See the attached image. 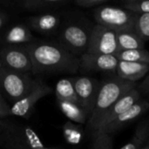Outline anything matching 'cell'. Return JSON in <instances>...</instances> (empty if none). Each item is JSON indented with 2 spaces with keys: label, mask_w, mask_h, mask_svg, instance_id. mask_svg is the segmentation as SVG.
I'll return each mask as SVG.
<instances>
[{
  "label": "cell",
  "mask_w": 149,
  "mask_h": 149,
  "mask_svg": "<svg viewBox=\"0 0 149 149\" xmlns=\"http://www.w3.org/2000/svg\"><path fill=\"white\" fill-rule=\"evenodd\" d=\"M31 63L32 73H70L79 71V58L65 49L58 41L34 40L27 45Z\"/></svg>",
  "instance_id": "1"
},
{
  "label": "cell",
  "mask_w": 149,
  "mask_h": 149,
  "mask_svg": "<svg viewBox=\"0 0 149 149\" xmlns=\"http://www.w3.org/2000/svg\"><path fill=\"white\" fill-rule=\"evenodd\" d=\"M136 87V83L129 82L119 78L116 74H108L100 82L98 97L93 112L89 118L86 127L93 135L100 120L108 110L132 89Z\"/></svg>",
  "instance_id": "2"
},
{
  "label": "cell",
  "mask_w": 149,
  "mask_h": 149,
  "mask_svg": "<svg viewBox=\"0 0 149 149\" xmlns=\"http://www.w3.org/2000/svg\"><path fill=\"white\" fill-rule=\"evenodd\" d=\"M94 24L83 15H72L64 22L61 20L57 33L58 43L74 56L80 58L86 52Z\"/></svg>",
  "instance_id": "3"
},
{
  "label": "cell",
  "mask_w": 149,
  "mask_h": 149,
  "mask_svg": "<svg viewBox=\"0 0 149 149\" xmlns=\"http://www.w3.org/2000/svg\"><path fill=\"white\" fill-rule=\"evenodd\" d=\"M97 24L106 26L116 32L134 31L138 14L123 7L102 5L95 8L93 12Z\"/></svg>",
  "instance_id": "4"
},
{
  "label": "cell",
  "mask_w": 149,
  "mask_h": 149,
  "mask_svg": "<svg viewBox=\"0 0 149 149\" xmlns=\"http://www.w3.org/2000/svg\"><path fill=\"white\" fill-rule=\"evenodd\" d=\"M0 145L5 149H40L45 148L37 132L29 126L8 123L0 137Z\"/></svg>",
  "instance_id": "5"
},
{
  "label": "cell",
  "mask_w": 149,
  "mask_h": 149,
  "mask_svg": "<svg viewBox=\"0 0 149 149\" xmlns=\"http://www.w3.org/2000/svg\"><path fill=\"white\" fill-rule=\"evenodd\" d=\"M35 79L31 73H21L0 68V93L9 101L15 103L32 87Z\"/></svg>",
  "instance_id": "6"
},
{
  "label": "cell",
  "mask_w": 149,
  "mask_h": 149,
  "mask_svg": "<svg viewBox=\"0 0 149 149\" xmlns=\"http://www.w3.org/2000/svg\"><path fill=\"white\" fill-rule=\"evenodd\" d=\"M0 68L21 73H31L32 63L27 45L0 47Z\"/></svg>",
  "instance_id": "7"
},
{
  "label": "cell",
  "mask_w": 149,
  "mask_h": 149,
  "mask_svg": "<svg viewBox=\"0 0 149 149\" xmlns=\"http://www.w3.org/2000/svg\"><path fill=\"white\" fill-rule=\"evenodd\" d=\"M118 52L117 32L106 26L95 24L91 32L86 53L114 56Z\"/></svg>",
  "instance_id": "8"
},
{
  "label": "cell",
  "mask_w": 149,
  "mask_h": 149,
  "mask_svg": "<svg viewBox=\"0 0 149 149\" xmlns=\"http://www.w3.org/2000/svg\"><path fill=\"white\" fill-rule=\"evenodd\" d=\"M52 89L40 79H35V82L30 91L19 100L10 107V115L21 118H29L33 113L38 101L51 94Z\"/></svg>",
  "instance_id": "9"
},
{
  "label": "cell",
  "mask_w": 149,
  "mask_h": 149,
  "mask_svg": "<svg viewBox=\"0 0 149 149\" xmlns=\"http://www.w3.org/2000/svg\"><path fill=\"white\" fill-rule=\"evenodd\" d=\"M75 92L79 106L91 117L98 97L100 82L89 76H78L72 78Z\"/></svg>",
  "instance_id": "10"
},
{
  "label": "cell",
  "mask_w": 149,
  "mask_h": 149,
  "mask_svg": "<svg viewBox=\"0 0 149 149\" xmlns=\"http://www.w3.org/2000/svg\"><path fill=\"white\" fill-rule=\"evenodd\" d=\"M119 60L113 55L85 53L79 58V72L116 74Z\"/></svg>",
  "instance_id": "11"
},
{
  "label": "cell",
  "mask_w": 149,
  "mask_h": 149,
  "mask_svg": "<svg viewBox=\"0 0 149 149\" xmlns=\"http://www.w3.org/2000/svg\"><path fill=\"white\" fill-rule=\"evenodd\" d=\"M149 110V102L146 100L141 99L138 100L131 108H129L127 111L120 114L119 117H117L112 123L105 127L102 130L95 134L93 137L98 136L100 134H108L113 135L115 133H117L119 130L122 129L123 127H127L129 123L133 122L139 117H141L142 114L147 113Z\"/></svg>",
  "instance_id": "12"
},
{
  "label": "cell",
  "mask_w": 149,
  "mask_h": 149,
  "mask_svg": "<svg viewBox=\"0 0 149 149\" xmlns=\"http://www.w3.org/2000/svg\"><path fill=\"white\" fill-rule=\"evenodd\" d=\"M61 24V15L57 11L43 12L39 15L31 16L27 19V25L40 34H57Z\"/></svg>",
  "instance_id": "13"
},
{
  "label": "cell",
  "mask_w": 149,
  "mask_h": 149,
  "mask_svg": "<svg viewBox=\"0 0 149 149\" xmlns=\"http://www.w3.org/2000/svg\"><path fill=\"white\" fill-rule=\"evenodd\" d=\"M141 93L138 91V89L136 87L132 89L126 95H124L104 115V117L100 120L95 133L92 136H93L95 134H97L98 132L102 130L105 127H107V125L112 123L117 117H119L120 114H122L123 113L127 111L129 108H131L138 100H141Z\"/></svg>",
  "instance_id": "14"
},
{
  "label": "cell",
  "mask_w": 149,
  "mask_h": 149,
  "mask_svg": "<svg viewBox=\"0 0 149 149\" xmlns=\"http://www.w3.org/2000/svg\"><path fill=\"white\" fill-rule=\"evenodd\" d=\"M35 40L26 24L17 23L8 26L1 35L3 45H27Z\"/></svg>",
  "instance_id": "15"
},
{
  "label": "cell",
  "mask_w": 149,
  "mask_h": 149,
  "mask_svg": "<svg viewBox=\"0 0 149 149\" xmlns=\"http://www.w3.org/2000/svg\"><path fill=\"white\" fill-rule=\"evenodd\" d=\"M149 72L148 64L119 61L116 75L127 81L136 83Z\"/></svg>",
  "instance_id": "16"
},
{
  "label": "cell",
  "mask_w": 149,
  "mask_h": 149,
  "mask_svg": "<svg viewBox=\"0 0 149 149\" xmlns=\"http://www.w3.org/2000/svg\"><path fill=\"white\" fill-rule=\"evenodd\" d=\"M57 103L62 113L67 119H69L70 121L79 125H84L87 123L89 116L79 104L60 100H57Z\"/></svg>",
  "instance_id": "17"
},
{
  "label": "cell",
  "mask_w": 149,
  "mask_h": 149,
  "mask_svg": "<svg viewBox=\"0 0 149 149\" xmlns=\"http://www.w3.org/2000/svg\"><path fill=\"white\" fill-rule=\"evenodd\" d=\"M69 2L67 0H23L17 3L24 10L31 11H52L60 8Z\"/></svg>",
  "instance_id": "18"
},
{
  "label": "cell",
  "mask_w": 149,
  "mask_h": 149,
  "mask_svg": "<svg viewBox=\"0 0 149 149\" xmlns=\"http://www.w3.org/2000/svg\"><path fill=\"white\" fill-rule=\"evenodd\" d=\"M55 94L57 100L69 101L79 105L72 78H64L59 79L55 86Z\"/></svg>",
  "instance_id": "19"
},
{
  "label": "cell",
  "mask_w": 149,
  "mask_h": 149,
  "mask_svg": "<svg viewBox=\"0 0 149 149\" xmlns=\"http://www.w3.org/2000/svg\"><path fill=\"white\" fill-rule=\"evenodd\" d=\"M119 51L133 49H144L145 42L140 38L135 31H125L117 32Z\"/></svg>",
  "instance_id": "20"
},
{
  "label": "cell",
  "mask_w": 149,
  "mask_h": 149,
  "mask_svg": "<svg viewBox=\"0 0 149 149\" xmlns=\"http://www.w3.org/2000/svg\"><path fill=\"white\" fill-rule=\"evenodd\" d=\"M149 136V120L141 122L132 139L120 149H141Z\"/></svg>",
  "instance_id": "21"
},
{
  "label": "cell",
  "mask_w": 149,
  "mask_h": 149,
  "mask_svg": "<svg viewBox=\"0 0 149 149\" xmlns=\"http://www.w3.org/2000/svg\"><path fill=\"white\" fill-rule=\"evenodd\" d=\"M114 56L119 61L141 63V64L149 65V52L145 48L119 51Z\"/></svg>",
  "instance_id": "22"
},
{
  "label": "cell",
  "mask_w": 149,
  "mask_h": 149,
  "mask_svg": "<svg viewBox=\"0 0 149 149\" xmlns=\"http://www.w3.org/2000/svg\"><path fill=\"white\" fill-rule=\"evenodd\" d=\"M84 132L80 125L73 123L70 120L66 121L63 126V136L65 141L72 146L79 145L83 139Z\"/></svg>",
  "instance_id": "23"
},
{
  "label": "cell",
  "mask_w": 149,
  "mask_h": 149,
  "mask_svg": "<svg viewBox=\"0 0 149 149\" xmlns=\"http://www.w3.org/2000/svg\"><path fill=\"white\" fill-rule=\"evenodd\" d=\"M135 32L146 43L149 40V13L138 14L135 26Z\"/></svg>",
  "instance_id": "24"
},
{
  "label": "cell",
  "mask_w": 149,
  "mask_h": 149,
  "mask_svg": "<svg viewBox=\"0 0 149 149\" xmlns=\"http://www.w3.org/2000/svg\"><path fill=\"white\" fill-rule=\"evenodd\" d=\"M120 3L123 8L137 14L149 13V0H125Z\"/></svg>",
  "instance_id": "25"
},
{
  "label": "cell",
  "mask_w": 149,
  "mask_h": 149,
  "mask_svg": "<svg viewBox=\"0 0 149 149\" xmlns=\"http://www.w3.org/2000/svg\"><path fill=\"white\" fill-rule=\"evenodd\" d=\"M91 149H113V138L108 134H100L93 138Z\"/></svg>",
  "instance_id": "26"
},
{
  "label": "cell",
  "mask_w": 149,
  "mask_h": 149,
  "mask_svg": "<svg viewBox=\"0 0 149 149\" xmlns=\"http://www.w3.org/2000/svg\"><path fill=\"white\" fill-rule=\"evenodd\" d=\"M108 2L109 0H74L73 3L79 8H84V9L94 8L95 9L100 6L105 5Z\"/></svg>",
  "instance_id": "27"
},
{
  "label": "cell",
  "mask_w": 149,
  "mask_h": 149,
  "mask_svg": "<svg viewBox=\"0 0 149 149\" xmlns=\"http://www.w3.org/2000/svg\"><path fill=\"white\" fill-rule=\"evenodd\" d=\"M10 115V106L6 103L4 98L0 93V118L5 119Z\"/></svg>",
  "instance_id": "28"
},
{
  "label": "cell",
  "mask_w": 149,
  "mask_h": 149,
  "mask_svg": "<svg viewBox=\"0 0 149 149\" xmlns=\"http://www.w3.org/2000/svg\"><path fill=\"white\" fill-rule=\"evenodd\" d=\"M138 91L141 93H147V94H149V74H148L144 80L141 83V85L138 86Z\"/></svg>",
  "instance_id": "29"
},
{
  "label": "cell",
  "mask_w": 149,
  "mask_h": 149,
  "mask_svg": "<svg viewBox=\"0 0 149 149\" xmlns=\"http://www.w3.org/2000/svg\"><path fill=\"white\" fill-rule=\"evenodd\" d=\"M8 19H9L8 13L3 10H0V31L3 29L4 25L8 22Z\"/></svg>",
  "instance_id": "30"
},
{
  "label": "cell",
  "mask_w": 149,
  "mask_h": 149,
  "mask_svg": "<svg viewBox=\"0 0 149 149\" xmlns=\"http://www.w3.org/2000/svg\"><path fill=\"white\" fill-rule=\"evenodd\" d=\"M8 126V122H6L4 120V119H1L0 118V137L3 135V134L4 133L6 127Z\"/></svg>",
  "instance_id": "31"
},
{
  "label": "cell",
  "mask_w": 149,
  "mask_h": 149,
  "mask_svg": "<svg viewBox=\"0 0 149 149\" xmlns=\"http://www.w3.org/2000/svg\"><path fill=\"white\" fill-rule=\"evenodd\" d=\"M141 149H149V142L148 143H145V144L141 148Z\"/></svg>",
  "instance_id": "32"
},
{
  "label": "cell",
  "mask_w": 149,
  "mask_h": 149,
  "mask_svg": "<svg viewBox=\"0 0 149 149\" xmlns=\"http://www.w3.org/2000/svg\"><path fill=\"white\" fill-rule=\"evenodd\" d=\"M40 149H61V148H48V147H45V148H40Z\"/></svg>",
  "instance_id": "33"
}]
</instances>
